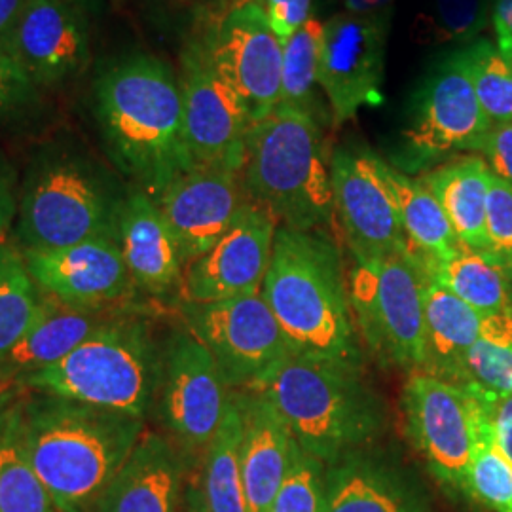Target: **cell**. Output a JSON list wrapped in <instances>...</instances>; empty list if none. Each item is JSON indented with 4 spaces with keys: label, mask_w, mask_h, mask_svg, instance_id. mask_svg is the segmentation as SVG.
<instances>
[{
    "label": "cell",
    "mask_w": 512,
    "mask_h": 512,
    "mask_svg": "<svg viewBox=\"0 0 512 512\" xmlns=\"http://www.w3.org/2000/svg\"><path fill=\"white\" fill-rule=\"evenodd\" d=\"M23 256L42 293L78 308L116 310L135 289L114 239H90L48 251H23Z\"/></svg>",
    "instance_id": "d6986e66"
},
{
    "label": "cell",
    "mask_w": 512,
    "mask_h": 512,
    "mask_svg": "<svg viewBox=\"0 0 512 512\" xmlns=\"http://www.w3.org/2000/svg\"><path fill=\"white\" fill-rule=\"evenodd\" d=\"M423 184L440 203L459 243L488 253L486 213L492 171L482 156L467 154L425 171Z\"/></svg>",
    "instance_id": "484cf974"
},
{
    "label": "cell",
    "mask_w": 512,
    "mask_h": 512,
    "mask_svg": "<svg viewBox=\"0 0 512 512\" xmlns=\"http://www.w3.org/2000/svg\"><path fill=\"white\" fill-rule=\"evenodd\" d=\"M253 387L272 401L298 446L323 463L370 446L389 423L363 366L291 351Z\"/></svg>",
    "instance_id": "277c9868"
},
{
    "label": "cell",
    "mask_w": 512,
    "mask_h": 512,
    "mask_svg": "<svg viewBox=\"0 0 512 512\" xmlns=\"http://www.w3.org/2000/svg\"><path fill=\"white\" fill-rule=\"evenodd\" d=\"M480 154L495 177L512 184V120L492 124Z\"/></svg>",
    "instance_id": "7bdbcfd3"
},
{
    "label": "cell",
    "mask_w": 512,
    "mask_h": 512,
    "mask_svg": "<svg viewBox=\"0 0 512 512\" xmlns=\"http://www.w3.org/2000/svg\"><path fill=\"white\" fill-rule=\"evenodd\" d=\"M42 291L29 274L23 251L0 243V357L21 340L37 317Z\"/></svg>",
    "instance_id": "d6a6232c"
},
{
    "label": "cell",
    "mask_w": 512,
    "mask_h": 512,
    "mask_svg": "<svg viewBox=\"0 0 512 512\" xmlns=\"http://www.w3.org/2000/svg\"><path fill=\"white\" fill-rule=\"evenodd\" d=\"M425 283L427 275L410 249L353 262L348 289L355 327L385 365L423 370Z\"/></svg>",
    "instance_id": "ba28073f"
},
{
    "label": "cell",
    "mask_w": 512,
    "mask_h": 512,
    "mask_svg": "<svg viewBox=\"0 0 512 512\" xmlns=\"http://www.w3.org/2000/svg\"><path fill=\"white\" fill-rule=\"evenodd\" d=\"M492 25L495 31V46L512 57V0H494Z\"/></svg>",
    "instance_id": "f6af8a7d"
},
{
    "label": "cell",
    "mask_w": 512,
    "mask_h": 512,
    "mask_svg": "<svg viewBox=\"0 0 512 512\" xmlns=\"http://www.w3.org/2000/svg\"><path fill=\"white\" fill-rule=\"evenodd\" d=\"M281 42L293 37L294 33L306 25L313 10V0H256Z\"/></svg>",
    "instance_id": "b9f144b4"
},
{
    "label": "cell",
    "mask_w": 512,
    "mask_h": 512,
    "mask_svg": "<svg viewBox=\"0 0 512 512\" xmlns=\"http://www.w3.org/2000/svg\"><path fill=\"white\" fill-rule=\"evenodd\" d=\"M184 145L194 167L239 171L245 164L247 139L253 129L238 95L228 88L203 54L200 42L183 54Z\"/></svg>",
    "instance_id": "2e32d148"
},
{
    "label": "cell",
    "mask_w": 512,
    "mask_h": 512,
    "mask_svg": "<svg viewBox=\"0 0 512 512\" xmlns=\"http://www.w3.org/2000/svg\"><path fill=\"white\" fill-rule=\"evenodd\" d=\"M488 21L490 0H429L416 23V38L423 46L471 44Z\"/></svg>",
    "instance_id": "8d00e7d4"
},
{
    "label": "cell",
    "mask_w": 512,
    "mask_h": 512,
    "mask_svg": "<svg viewBox=\"0 0 512 512\" xmlns=\"http://www.w3.org/2000/svg\"><path fill=\"white\" fill-rule=\"evenodd\" d=\"M330 156L321 120L275 107L249 133L241 169L245 192L277 226L325 230L334 219Z\"/></svg>",
    "instance_id": "52a82bcc"
},
{
    "label": "cell",
    "mask_w": 512,
    "mask_h": 512,
    "mask_svg": "<svg viewBox=\"0 0 512 512\" xmlns=\"http://www.w3.org/2000/svg\"><path fill=\"white\" fill-rule=\"evenodd\" d=\"M490 128L458 50L435 65L412 97L404 167L420 171L458 152H480Z\"/></svg>",
    "instance_id": "9c48e42d"
},
{
    "label": "cell",
    "mask_w": 512,
    "mask_h": 512,
    "mask_svg": "<svg viewBox=\"0 0 512 512\" xmlns=\"http://www.w3.org/2000/svg\"><path fill=\"white\" fill-rule=\"evenodd\" d=\"M406 433L440 482L469 494L475 448V401L463 385L423 370L410 372L403 387Z\"/></svg>",
    "instance_id": "4fadbf2b"
},
{
    "label": "cell",
    "mask_w": 512,
    "mask_h": 512,
    "mask_svg": "<svg viewBox=\"0 0 512 512\" xmlns=\"http://www.w3.org/2000/svg\"><path fill=\"white\" fill-rule=\"evenodd\" d=\"M8 52L38 88L71 80L90 57L82 10L59 0H29L8 42Z\"/></svg>",
    "instance_id": "ffe728a7"
},
{
    "label": "cell",
    "mask_w": 512,
    "mask_h": 512,
    "mask_svg": "<svg viewBox=\"0 0 512 512\" xmlns=\"http://www.w3.org/2000/svg\"><path fill=\"white\" fill-rule=\"evenodd\" d=\"M116 241L135 289L154 296L181 293L184 262L179 245L158 203L135 186L122 207Z\"/></svg>",
    "instance_id": "cb8c5ba5"
},
{
    "label": "cell",
    "mask_w": 512,
    "mask_h": 512,
    "mask_svg": "<svg viewBox=\"0 0 512 512\" xmlns=\"http://www.w3.org/2000/svg\"><path fill=\"white\" fill-rule=\"evenodd\" d=\"M145 423L109 408L21 389L23 446L57 512H97Z\"/></svg>",
    "instance_id": "7a4b0ae2"
},
{
    "label": "cell",
    "mask_w": 512,
    "mask_h": 512,
    "mask_svg": "<svg viewBox=\"0 0 512 512\" xmlns=\"http://www.w3.org/2000/svg\"><path fill=\"white\" fill-rule=\"evenodd\" d=\"M249 202L241 173L222 167H192L167 184L156 200L184 266L207 253Z\"/></svg>",
    "instance_id": "ac0fdd59"
},
{
    "label": "cell",
    "mask_w": 512,
    "mask_h": 512,
    "mask_svg": "<svg viewBox=\"0 0 512 512\" xmlns=\"http://www.w3.org/2000/svg\"><path fill=\"white\" fill-rule=\"evenodd\" d=\"M0 512H57L27 458L21 437V389L14 384L0 401Z\"/></svg>",
    "instance_id": "f1b7e54d"
},
{
    "label": "cell",
    "mask_w": 512,
    "mask_h": 512,
    "mask_svg": "<svg viewBox=\"0 0 512 512\" xmlns=\"http://www.w3.org/2000/svg\"><path fill=\"white\" fill-rule=\"evenodd\" d=\"M321 512H427L414 478L368 446L327 463Z\"/></svg>",
    "instance_id": "44dd1931"
},
{
    "label": "cell",
    "mask_w": 512,
    "mask_h": 512,
    "mask_svg": "<svg viewBox=\"0 0 512 512\" xmlns=\"http://www.w3.org/2000/svg\"><path fill=\"white\" fill-rule=\"evenodd\" d=\"M511 302H512V281H511Z\"/></svg>",
    "instance_id": "db71d44e"
},
{
    "label": "cell",
    "mask_w": 512,
    "mask_h": 512,
    "mask_svg": "<svg viewBox=\"0 0 512 512\" xmlns=\"http://www.w3.org/2000/svg\"><path fill=\"white\" fill-rule=\"evenodd\" d=\"M18 175L0 152V243H8L14 220L18 219Z\"/></svg>",
    "instance_id": "ee69618b"
},
{
    "label": "cell",
    "mask_w": 512,
    "mask_h": 512,
    "mask_svg": "<svg viewBox=\"0 0 512 512\" xmlns=\"http://www.w3.org/2000/svg\"><path fill=\"white\" fill-rule=\"evenodd\" d=\"M459 54L465 61L476 97L492 124L512 120V57L490 40H473Z\"/></svg>",
    "instance_id": "d590c367"
},
{
    "label": "cell",
    "mask_w": 512,
    "mask_h": 512,
    "mask_svg": "<svg viewBox=\"0 0 512 512\" xmlns=\"http://www.w3.org/2000/svg\"><path fill=\"white\" fill-rule=\"evenodd\" d=\"M184 327L217 361L232 389L258 384L293 349L262 294L181 302Z\"/></svg>",
    "instance_id": "8fae6325"
},
{
    "label": "cell",
    "mask_w": 512,
    "mask_h": 512,
    "mask_svg": "<svg viewBox=\"0 0 512 512\" xmlns=\"http://www.w3.org/2000/svg\"><path fill=\"white\" fill-rule=\"evenodd\" d=\"M325 21L311 18L302 25L293 37L283 42V65H281V97L283 109L302 110L325 122L327 110L319 99V54Z\"/></svg>",
    "instance_id": "1f68e13d"
},
{
    "label": "cell",
    "mask_w": 512,
    "mask_h": 512,
    "mask_svg": "<svg viewBox=\"0 0 512 512\" xmlns=\"http://www.w3.org/2000/svg\"><path fill=\"white\" fill-rule=\"evenodd\" d=\"M469 494L494 511L512 512V463L499 450L492 421L476 401L475 448L469 469Z\"/></svg>",
    "instance_id": "e575fe53"
},
{
    "label": "cell",
    "mask_w": 512,
    "mask_h": 512,
    "mask_svg": "<svg viewBox=\"0 0 512 512\" xmlns=\"http://www.w3.org/2000/svg\"><path fill=\"white\" fill-rule=\"evenodd\" d=\"M116 310H90L67 304L52 294L42 293L37 317L21 336L18 344L2 359L10 372L12 384L59 363L78 348L93 330L105 325Z\"/></svg>",
    "instance_id": "d4e9b609"
},
{
    "label": "cell",
    "mask_w": 512,
    "mask_h": 512,
    "mask_svg": "<svg viewBox=\"0 0 512 512\" xmlns=\"http://www.w3.org/2000/svg\"><path fill=\"white\" fill-rule=\"evenodd\" d=\"M164 342L135 311L118 310L59 363L14 382L21 389L147 421L156 410Z\"/></svg>",
    "instance_id": "5b68a950"
},
{
    "label": "cell",
    "mask_w": 512,
    "mask_h": 512,
    "mask_svg": "<svg viewBox=\"0 0 512 512\" xmlns=\"http://www.w3.org/2000/svg\"><path fill=\"white\" fill-rule=\"evenodd\" d=\"M232 397L234 389L209 349L186 327L173 330L164 340V368L154 412L186 459H202Z\"/></svg>",
    "instance_id": "30bf717a"
},
{
    "label": "cell",
    "mask_w": 512,
    "mask_h": 512,
    "mask_svg": "<svg viewBox=\"0 0 512 512\" xmlns=\"http://www.w3.org/2000/svg\"><path fill=\"white\" fill-rule=\"evenodd\" d=\"M275 222L249 202L232 228L202 256L184 266L183 302H217L260 293L274 247Z\"/></svg>",
    "instance_id": "e0dca14e"
},
{
    "label": "cell",
    "mask_w": 512,
    "mask_h": 512,
    "mask_svg": "<svg viewBox=\"0 0 512 512\" xmlns=\"http://www.w3.org/2000/svg\"><path fill=\"white\" fill-rule=\"evenodd\" d=\"M184 471L183 450L167 435L145 429L97 512H181Z\"/></svg>",
    "instance_id": "603a6c76"
},
{
    "label": "cell",
    "mask_w": 512,
    "mask_h": 512,
    "mask_svg": "<svg viewBox=\"0 0 512 512\" xmlns=\"http://www.w3.org/2000/svg\"><path fill=\"white\" fill-rule=\"evenodd\" d=\"M2 385H12V378H10L8 368L4 365V359L0 357V387H2Z\"/></svg>",
    "instance_id": "681fc988"
},
{
    "label": "cell",
    "mask_w": 512,
    "mask_h": 512,
    "mask_svg": "<svg viewBox=\"0 0 512 512\" xmlns=\"http://www.w3.org/2000/svg\"><path fill=\"white\" fill-rule=\"evenodd\" d=\"M488 253L494 256L512 281V184L492 173L486 213Z\"/></svg>",
    "instance_id": "f35d334b"
},
{
    "label": "cell",
    "mask_w": 512,
    "mask_h": 512,
    "mask_svg": "<svg viewBox=\"0 0 512 512\" xmlns=\"http://www.w3.org/2000/svg\"><path fill=\"white\" fill-rule=\"evenodd\" d=\"M128 190L86 152L59 145L38 150L19 186V249L48 251L90 239L116 241Z\"/></svg>",
    "instance_id": "8992f818"
},
{
    "label": "cell",
    "mask_w": 512,
    "mask_h": 512,
    "mask_svg": "<svg viewBox=\"0 0 512 512\" xmlns=\"http://www.w3.org/2000/svg\"><path fill=\"white\" fill-rule=\"evenodd\" d=\"M323 484L325 463L298 446L293 465L275 495L270 512H321Z\"/></svg>",
    "instance_id": "74e56055"
},
{
    "label": "cell",
    "mask_w": 512,
    "mask_h": 512,
    "mask_svg": "<svg viewBox=\"0 0 512 512\" xmlns=\"http://www.w3.org/2000/svg\"><path fill=\"white\" fill-rule=\"evenodd\" d=\"M203 54L258 124L281 97L283 42L256 0H239L200 40Z\"/></svg>",
    "instance_id": "7c38bea8"
},
{
    "label": "cell",
    "mask_w": 512,
    "mask_h": 512,
    "mask_svg": "<svg viewBox=\"0 0 512 512\" xmlns=\"http://www.w3.org/2000/svg\"><path fill=\"white\" fill-rule=\"evenodd\" d=\"M59 2H65V4L74 6V8H78V10H84V8H90V6H93L97 0H59Z\"/></svg>",
    "instance_id": "c3c4849f"
},
{
    "label": "cell",
    "mask_w": 512,
    "mask_h": 512,
    "mask_svg": "<svg viewBox=\"0 0 512 512\" xmlns=\"http://www.w3.org/2000/svg\"><path fill=\"white\" fill-rule=\"evenodd\" d=\"M330 184L334 217L353 262L401 255L410 249L380 156L366 148H334Z\"/></svg>",
    "instance_id": "5bb4252c"
},
{
    "label": "cell",
    "mask_w": 512,
    "mask_h": 512,
    "mask_svg": "<svg viewBox=\"0 0 512 512\" xmlns=\"http://www.w3.org/2000/svg\"><path fill=\"white\" fill-rule=\"evenodd\" d=\"M93 103L110 162L154 202L194 167L184 145L181 80L160 57L137 52L110 61L97 73Z\"/></svg>",
    "instance_id": "6da1fadb"
},
{
    "label": "cell",
    "mask_w": 512,
    "mask_h": 512,
    "mask_svg": "<svg viewBox=\"0 0 512 512\" xmlns=\"http://www.w3.org/2000/svg\"><path fill=\"white\" fill-rule=\"evenodd\" d=\"M463 384L512 395V310L482 315L480 338L465 357Z\"/></svg>",
    "instance_id": "836d02e7"
},
{
    "label": "cell",
    "mask_w": 512,
    "mask_h": 512,
    "mask_svg": "<svg viewBox=\"0 0 512 512\" xmlns=\"http://www.w3.org/2000/svg\"><path fill=\"white\" fill-rule=\"evenodd\" d=\"M183 512H202L198 509V505H196V501H194V497L190 495V492L186 495V509Z\"/></svg>",
    "instance_id": "f907efd6"
},
{
    "label": "cell",
    "mask_w": 512,
    "mask_h": 512,
    "mask_svg": "<svg viewBox=\"0 0 512 512\" xmlns=\"http://www.w3.org/2000/svg\"><path fill=\"white\" fill-rule=\"evenodd\" d=\"M260 294L294 353L363 366L340 247L325 230L277 226Z\"/></svg>",
    "instance_id": "3957f363"
},
{
    "label": "cell",
    "mask_w": 512,
    "mask_h": 512,
    "mask_svg": "<svg viewBox=\"0 0 512 512\" xmlns=\"http://www.w3.org/2000/svg\"><path fill=\"white\" fill-rule=\"evenodd\" d=\"M37 90V84L18 59L0 46V122L27 109L35 101Z\"/></svg>",
    "instance_id": "ab89813d"
},
{
    "label": "cell",
    "mask_w": 512,
    "mask_h": 512,
    "mask_svg": "<svg viewBox=\"0 0 512 512\" xmlns=\"http://www.w3.org/2000/svg\"><path fill=\"white\" fill-rule=\"evenodd\" d=\"M8 387H10V385H2V387H0V401H2V397H4V393H6V391H8Z\"/></svg>",
    "instance_id": "816d5d0a"
},
{
    "label": "cell",
    "mask_w": 512,
    "mask_h": 512,
    "mask_svg": "<svg viewBox=\"0 0 512 512\" xmlns=\"http://www.w3.org/2000/svg\"><path fill=\"white\" fill-rule=\"evenodd\" d=\"M418 260L429 279L456 294L480 315L512 310L511 277L490 253L459 245L444 258L418 256Z\"/></svg>",
    "instance_id": "83f0119b"
},
{
    "label": "cell",
    "mask_w": 512,
    "mask_h": 512,
    "mask_svg": "<svg viewBox=\"0 0 512 512\" xmlns=\"http://www.w3.org/2000/svg\"><path fill=\"white\" fill-rule=\"evenodd\" d=\"M382 171L397 203L410 251L431 260L452 255L461 243L431 190L421 179H412L403 169H397L384 160Z\"/></svg>",
    "instance_id": "f546056e"
},
{
    "label": "cell",
    "mask_w": 512,
    "mask_h": 512,
    "mask_svg": "<svg viewBox=\"0 0 512 512\" xmlns=\"http://www.w3.org/2000/svg\"><path fill=\"white\" fill-rule=\"evenodd\" d=\"M397 0H344V12L359 18H393Z\"/></svg>",
    "instance_id": "bcb514c9"
},
{
    "label": "cell",
    "mask_w": 512,
    "mask_h": 512,
    "mask_svg": "<svg viewBox=\"0 0 512 512\" xmlns=\"http://www.w3.org/2000/svg\"><path fill=\"white\" fill-rule=\"evenodd\" d=\"M241 412L236 391L220 429L202 456L198 484L192 486L202 512H249L241 478Z\"/></svg>",
    "instance_id": "4dcf8cb0"
},
{
    "label": "cell",
    "mask_w": 512,
    "mask_h": 512,
    "mask_svg": "<svg viewBox=\"0 0 512 512\" xmlns=\"http://www.w3.org/2000/svg\"><path fill=\"white\" fill-rule=\"evenodd\" d=\"M241 412V478L249 512H270L293 465L298 442L272 401L256 387L234 389Z\"/></svg>",
    "instance_id": "7402d4cb"
},
{
    "label": "cell",
    "mask_w": 512,
    "mask_h": 512,
    "mask_svg": "<svg viewBox=\"0 0 512 512\" xmlns=\"http://www.w3.org/2000/svg\"><path fill=\"white\" fill-rule=\"evenodd\" d=\"M389 27L391 18H359L346 12L325 21L317 82L334 126L384 101Z\"/></svg>",
    "instance_id": "9a60e30c"
},
{
    "label": "cell",
    "mask_w": 512,
    "mask_h": 512,
    "mask_svg": "<svg viewBox=\"0 0 512 512\" xmlns=\"http://www.w3.org/2000/svg\"><path fill=\"white\" fill-rule=\"evenodd\" d=\"M480 327L482 315L478 311L427 277L423 372L452 384H463L465 357L480 338Z\"/></svg>",
    "instance_id": "4316f807"
},
{
    "label": "cell",
    "mask_w": 512,
    "mask_h": 512,
    "mask_svg": "<svg viewBox=\"0 0 512 512\" xmlns=\"http://www.w3.org/2000/svg\"><path fill=\"white\" fill-rule=\"evenodd\" d=\"M27 4L29 0H0V46L6 50Z\"/></svg>",
    "instance_id": "7dc6e473"
},
{
    "label": "cell",
    "mask_w": 512,
    "mask_h": 512,
    "mask_svg": "<svg viewBox=\"0 0 512 512\" xmlns=\"http://www.w3.org/2000/svg\"><path fill=\"white\" fill-rule=\"evenodd\" d=\"M463 387L475 397L476 403L492 421L495 442L512 463V395L492 393L475 384H463Z\"/></svg>",
    "instance_id": "60d3db41"
},
{
    "label": "cell",
    "mask_w": 512,
    "mask_h": 512,
    "mask_svg": "<svg viewBox=\"0 0 512 512\" xmlns=\"http://www.w3.org/2000/svg\"><path fill=\"white\" fill-rule=\"evenodd\" d=\"M177 2H202V0H177Z\"/></svg>",
    "instance_id": "f5cc1de1"
}]
</instances>
